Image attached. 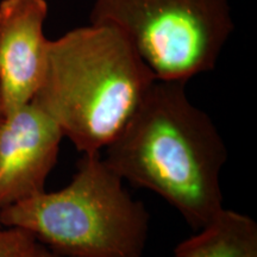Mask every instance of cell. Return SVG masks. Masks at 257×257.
Masks as SVG:
<instances>
[{"mask_svg": "<svg viewBox=\"0 0 257 257\" xmlns=\"http://www.w3.org/2000/svg\"><path fill=\"white\" fill-rule=\"evenodd\" d=\"M104 150L124 181L159 194L194 231L225 208L226 146L210 115L189 100L186 82L155 80Z\"/></svg>", "mask_w": 257, "mask_h": 257, "instance_id": "1", "label": "cell"}, {"mask_svg": "<svg viewBox=\"0 0 257 257\" xmlns=\"http://www.w3.org/2000/svg\"><path fill=\"white\" fill-rule=\"evenodd\" d=\"M31 257H73V256L61 255V253L53 251V250L48 248V246L44 245V244L38 242Z\"/></svg>", "mask_w": 257, "mask_h": 257, "instance_id": "9", "label": "cell"}, {"mask_svg": "<svg viewBox=\"0 0 257 257\" xmlns=\"http://www.w3.org/2000/svg\"><path fill=\"white\" fill-rule=\"evenodd\" d=\"M175 257H257V224L251 217L224 208L218 216L181 240Z\"/></svg>", "mask_w": 257, "mask_h": 257, "instance_id": "7", "label": "cell"}, {"mask_svg": "<svg viewBox=\"0 0 257 257\" xmlns=\"http://www.w3.org/2000/svg\"><path fill=\"white\" fill-rule=\"evenodd\" d=\"M38 240L19 227H0V257H31Z\"/></svg>", "mask_w": 257, "mask_h": 257, "instance_id": "8", "label": "cell"}, {"mask_svg": "<svg viewBox=\"0 0 257 257\" xmlns=\"http://www.w3.org/2000/svg\"><path fill=\"white\" fill-rule=\"evenodd\" d=\"M0 225L27 230L73 257H143L150 214L98 154H86L66 187L0 210Z\"/></svg>", "mask_w": 257, "mask_h": 257, "instance_id": "3", "label": "cell"}, {"mask_svg": "<svg viewBox=\"0 0 257 257\" xmlns=\"http://www.w3.org/2000/svg\"><path fill=\"white\" fill-rule=\"evenodd\" d=\"M46 0L0 2V102L3 114L34 99L47 64Z\"/></svg>", "mask_w": 257, "mask_h": 257, "instance_id": "6", "label": "cell"}, {"mask_svg": "<svg viewBox=\"0 0 257 257\" xmlns=\"http://www.w3.org/2000/svg\"><path fill=\"white\" fill-rule=\"evenodd\" d=\"M63 134L35 102L0 119V210L46 191Z\"/></svg>", "mask_w": 257, "mask_h": 257, "instance_id": "5", "label": "cell"}, {"mask_svg": "<svg viewBox=\"0 0 257 257\" xmlns=\"http://www.w3.org/2000/svg\"><path fill=\"white\" fill-rule=\"evenodd\" d=\"M89 18L119 29L160 81L213 70L234 30L229 0H94Z\"/></svg>", "mask_w": 257, "mask_h": 257, "instance_id": "4", "label": "cell"}, {"mask_svg": "<svg viewBox=\"0 0 257 257\" xmlns=\"http://www.w3.org/2000/svg\"><path fill=\"white\" fill-rule=\"evenodd\" d=\"M3 117V108H2V102H0V119H2Z\"/></svg>", "mask_w": 257, "mask_h": 257, "instance_id": "10", "label": "cell"}, {"mask_svg": "<svg viewBox=\"0 0 257 257\" xmlns=\"http://www.w3.org/2000/svg\"><path fill=\"white\" fill-rule=\"evenodd\" d=\"M155 80L119 29L91 23L49 41L43 80L31 101L82 155L98 154Z\"/></svg>", "mask_w": 257, "mask_h": 257, "instance_id": "2", "label": "cell"}]
</instances>
